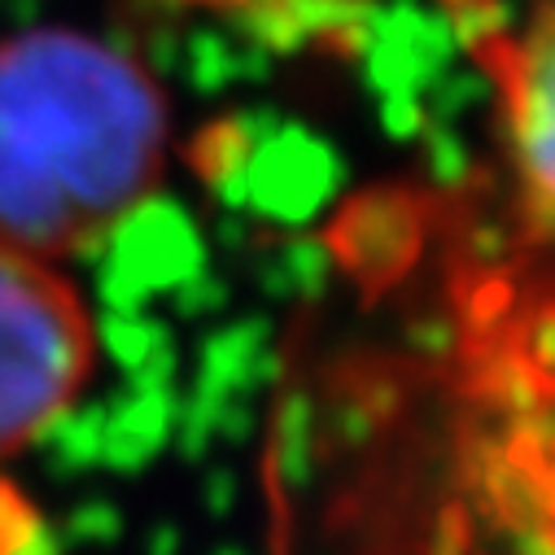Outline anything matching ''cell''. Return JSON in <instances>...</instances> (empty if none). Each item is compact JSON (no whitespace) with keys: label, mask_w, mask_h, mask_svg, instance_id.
Masks as SVG:
<instances>
[{"label":"cell","mask_w":555,"mask_h":555,"mask_svg":"<svg viewBox=\"0 0 555 555\" xmlns=\"http://www.w3.org/2000/svg\"><path fill=\"white\" fill-rule=\"evenodd\" d=\"M460 27L494 83L520 197L555 236V0H529L512 18L468 0Z\"/></svg>","instance_id":"cell-3"},{"label":"cell","mask_w":555,"mask_h":555,"mask_svg":"<svg viewBox=\"0 0 555 555\" xmlns=\"http://www.w3.org/2000/svg\"><path fill=\"white\" fill-rule=\"evenodd\" d=\"M167 10L232 23L271 49H346L376 0H158Z\"/></svg>","instance_id":"cell-4"},{"label":"cell","mask_w":555,"mask_h":555,"mask_svg":"<svg viewBox=\"0 0 555 555\" xmlns=\"http://www.w3.org/2000/svg\"><path fill=\"white\" fill-rule=\"evenodd\" d=\"M96 337L66 275L0 245V455L31 442L79 398Z\"/></svg>","instance_id":"cell-2"},{"label":"cell","mask_w":555,"mask_h":555,"mask_svg":"<svg viewBox=\"0 0 555 555\" xmlns=\"http://www.w3.org/2000/svg\"><path fill=\"white\" fill-rule=\"evenodd\" d=\"M171 114L127 49L36 27L0 40V245L44 262L105 241L167 171Z\"/></svg>","instance_id":"cell-1"}]
</instances>
